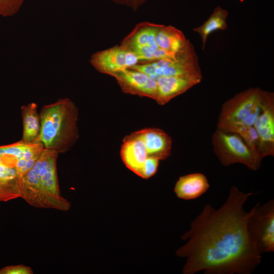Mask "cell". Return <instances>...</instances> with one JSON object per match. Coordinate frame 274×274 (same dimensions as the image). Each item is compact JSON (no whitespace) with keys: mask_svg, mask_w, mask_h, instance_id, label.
<instances>
[{"mask_svg":"<svg viewBox=\"0 0 274 274\" xmlns=\"http://www.w3.org/2000/svg\"><path fill=\"white\" fill-rule=\"evenodd\" d=\"M253 194L232 186L220 208L204 206L181 237L186 243L176 252L186 258L183 274H251L255 270L261 254L250 235L249 212L244 208Z\"/></svg>","mask_w":274,"mask_h":274,"instance_id":"cell-1","label":"cell"},{"mask_svg":"<svg viewBox=\"0 0 274 274\" xmlns=\"http://www.w3.org/2000/svg\"><path fill=\"white\" fill-rule=\"evenodd\" d=\"M59 154L45 149L22 177L20 197L30 205L66 211L70 202L61 195L57 172Z\"/></svg>","mask_w":274,"mask_h":274,"instance_id":"cell-2","label":"cell"},{"mask_svg":"<svg viewBox=\"0 0 274 274\" xmlns=\"http://www.w3.org/2000/svg\"><path fill=\"white\" fill-rule=\"evenodd\" d=\"M39 141L45 149L59 154L70 150L79 138L78 109L68 98H60L42 107L39 113Z\"/></svg>","mask_w":274,"mask_h":274,"instance_id":"cell-3","label":"cell"},{"mask_svg":"<svg viewBox=\"0 0 274 274\" xmlns=\"http://www.w3.org/2000/svg\"><path fill=\"white\" fill-rule=\"evenodd\" d=\"M264 91L250 88L235 94L222 105L217 128L234 131L242 126H254L261 111Z\"/></svg>","mask_w":274,"mask_h":274,"instance_id":"cell-4","label":"cell"},{"mask_svg":"<svg viewBox=\"0 0 274 274\" xmlns=\"http://www.w3.org/2000/svg\"><path fill=\"white\" fill-rule=\"evenodd\" d=\"M129 69L142 72L156 80L161 77L169 76L202 78L198 56L189 40L172 58L141 62Z\"/></svg>","mask_w":274,"mask_h":274,"instance_id":"cell-5","label":"cell"},{"mask_svg":"<svg viewBox=\"0 0 274 274\" xmlns=\"http://www.w3.org/2000/svg\"><path fill=\"white\" fill-rule=\"evenodd\" d=\"M212 141L215 154L222 165L242 163L253 170L260 167L262 159L249 148L237 133L217 128Z\"/></svg>","mask_w":274,"mask_h":274,"instance_id":"cell-6","label":"cell"},{"mask_svg":"<svg viewBox=\"0 0 274 274\" xmlns=\"http://www.w3.org/2000/svg\"><path fill=\"white\" fill-rule=\"evenodd\" d=\"M249 232L259 251H274V200L265 203H258L249 212Z\"/></svg>","mask_w":274,"mask_h":274,"instance_id":"cell-7","label":"cell"},{"mask_svg":"<svg viewBox=\"0 0 274 274\" xmlns=\"http://www.w3.org/2000/svg\"><path fill=\"white\" fill-rule=\"evenodd\" d=\"M159 25L148 22L139 23L122 40L120 45L134 53L140 63L155 61L156 52L158 49L155 36Z\"/></svg>","mask_w":274,"mask_h":274,"instance_id":"cell-8","label":"cell"},{"mask_svg":"<svg viewBox=\"0 0 274 274\" xmlns=\"http://www.w3.org/2000/svg\"><path fill=\"white\" fill-rule=\"evenodd\" d=\"M44 149L40 142L27 143L21 140L0 146V159L16 169L23 177L33 166Z\"/></svg>","mask_w":274,"mask_h":274,"instance_id":"cell-9","label":"cell"},{"mask_svg":"<svg viewBox=\"0 0 274 274\" xmlns=\"http://www.w3.org/2000/svg\"><path fill=\"white\" fill-rule=\"evenodd\" d=\"M89 61L96 71L111 76L140 62L134 53L121 45L94 53Z\"/></svg>","mask_w":274,"mask_h":274,"instance_id":"cell-10","label":"cell"},{"mask_svg":"<svg viewBox=\"0 0 274 274\" xmlns=\"http://www.w3.org/2000/svg\"><path fill=\"white\" fill-rule=\"evenodd\" d=\"M254 127L260 141L261 154L264 158L274 155V94L264 91L262 110Z\"/></svg>","mask_w":274,"mask_h":274,"instance_id":"cell-11","label":"cell"},{"mask_svg":"<svg viewBox=\"0 0 274 274\" xmlns=\"http://www.w3.org/2000/svg\"><path fill=\"white\" fill-rule=\"evenodd\" d=\"M122 91L127 94L147 97L155 100L157 82L142 72L126 69L114 74Z\"/></svg>","mask_w":274,"mask_h":274,"instance_id":"cell-12","label":"cell"},{"mask_svg":"<svg viewBox=\"0 0 274 274\" xmlns=\"http://www.w3.org/2000/svg\"><path fill=\"white\" fill-rule=\"evenodd\" d=\"M201 81L199 78L181 76L160 77L156 80L157 88L155 100L159 105H164Z\"/></svg>","mask_w":274,"mask_h":274,"instance_id":"cell-13","label":"cell"},{"mask_svg":"<svg viewBox=\"0 0 274 274\" xmlns=\"http://www.w3.org/2000/svg\"><path fill=\"white\" fill-rule=\"evenodd\" d=\"M120 156L125 166L138 176L148 155L143 141L136 131L124 138Z\"/></svg>","mask_w":274,"mask_h":274,"instance_id":"cell-14","label":"cell"},{"mask_svg":"<svg viewBox=\"0 0 274 274\" xmlns=\"http://www.w3.org/2000/svg\"><path fill=\"white\" fill-rule=\"evenodd\" d=\"M143 141L148 157L164 160L170 155L172 140L163 130L155 128H144L136 131Z\"/></svg>","mask_w":274,"mask_h":274,"instance_id":"cell-15","label":"cell"},{"mask_svg":"<svg viewBox=\"0 0 274 274\" xmlns=\"http://www.w3.org/2000/svg\"><path fill=\"white\" fill-rule=\"evenodd\" d=\"M209 187L206 176L195 173L181 176L175 184L174 192L180 199L192 200L203 195Z\"/></svg>","mask_w":274,"mask_h":274,"instance_id":"cell-16","label":"cell"},{"mask_svg":"<svg viewBox=\"0 0 274 274\" xmlns=\"http://www.w3.org/2000/svg\"><path fill=\"white\" fill-rule=\"evenodd\" d=\"M22 178L16 169L6 165L0 159V202L20 197Z\"/></svg>","mask_w":274,"mask_h":274,"instance_id":"cell-17","label":"cell"},{"mask_svg":"<svg viewBox=\"0 0 274 274\" xmlns=\"http://www.w3.org/2000/svg\"><path fill=\"white\" fill-rule=\"evenodd\" d=\"M187 40L182 31L171 25L159 24L155 36L158 48L173 54L182 50Z\"/></svg>","mask_w":274,"mask_h":274,"instance_id":"cell-18","label":"cell"},{"mask_svg":"<svg viewBox=\"0 0 274 274\" xmlns=\"http://www.w3.org/2000/svg\"><path fill=\"white\" fill-rule=\"evenodd\" d=\"M22 121V137L25 143L39 142L40 117L36 102H30L21 107Z\"/></svg>","mask_w":274,"mask_h":274,"instance_id":"cell-19","label":"cell"},{"mask_svg":"<svg viewBox=\"0 0 274 274\" xmlns=\"http://www.w3.org/2000/svg\"><path fill=\"white\" fill-rule=\"evenodd\" d=\"M228 15L226 10L221 6H217L202 25L193 29L201 37L203 50H204L208 38L211 33L218 30H225L228 28L226 21Z\"/></svg>","mask_w":274,"mask_h":274,"instance_id":"cell-20","label":"cell"},{"mask_svg":"<svg viewBox=\"0 0 274 274\" xmlns=\"http://www.w3.org/2000/svg\"><path fill=\"white\" fill-rule=\"evenodd\" d=\"M234 132L237 133L249 148L259 158L263 159L260 148V141L258 133L254 127L242 126L237 128Z\"/></svg>","mask_w":274,"mask_h":274,"instance_id":"cell-21","label":"cell"},{"mask_svg":"<svg viewBox=\"0 0 274 274\" xmlns=\"http://www.w3.org/2000/svg\"><path fill=\"white\" fill-rule=\"evenodd\" d=\"M25 0H0V16L10 17L16 14Z\"/></svg>","mask_w":274,"mask_h":274,"instance_id":"cell-22","label":"cell"},{"mask_svg":"<svg viewBox=\"0 0 274 274\" xmlns=\"http://www.w3.org/2000/svg\"><path fill=\"white\" fill-rule=\"evenodd\" d=\"M160 160L158 158L148 157L146 160L139 176L148 179L153 176L157 171Z\"/></svg>","mask_w":274,"mask_h":274,"instance_id":"cell-23","label":"cell"},{"mask_svg":"<svg viewBox=\"0 0 274 274\" xmlns=\"http://www.w3.org/2000/svg\"><path fill=\"white\" fill-rule=\"evenodd\" d=\"M33 271L28 266L18 265L5 267L0 269V274H31Z\"/></svg>","mask_w":274,"mask_h":274,"instance_id":"cell-24","label":"cell"},{"mask_svg":"<svg viewBox=\"0 0 274 274\" xmlns=\"http://www.w3.org/2000/svg\"><path fill=\"white\" fill-rule=\"evenodd\" d=\"M113 2L120 5H126L130 7L133 11L138 8L147 0H112Z\"/></svg>","mask_w":274,"mask_h":274,"instance_id":"cell-25","label":"cell"}]
</instances>
